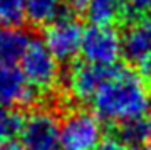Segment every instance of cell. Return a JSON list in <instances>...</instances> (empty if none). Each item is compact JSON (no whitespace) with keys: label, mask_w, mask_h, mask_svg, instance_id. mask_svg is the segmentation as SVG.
<instances>
[{"label":"cell","mask_w":151,"mask_h":150,"mask_svg":"<svg viewBox=\"0 0 151 150\" xmlns=\"http://www.w3.org/2000/svg\"><path fill=\"white\" fill-rule=\"evenodd\" d=\"M37 93L25 81L20 68L0 61V105L27 106L35 101Z\"/></svg>","instance_id":"obj_9"},{"label":"cell","mask_w":151,"mask_h":150,"mask_svg":"<svg viewBox=\"0 0 151 150\" xmlns=\"http://www.w3.org/2000/svg\"><path fill=\"white\" fill-rule=\"evenodd\" d=\"M27 0H0V25H20L25 20Z\"/></svg>","instance_id":"obj_14"},{"label":"cell","mask_w":151,"mask_h":150,"mask_svg":"<svg viewBox=\"0 0 151 150\" xmlns=\"http://www.w3.org/2000/svg\"><path fill=\"white\" fill-rule=\"evenodd\" d=\"M84 29L76 17L60 15L44 31V44L57 61H70L81 52Z\"/></svg>","instance_id":"obj_6"},{"label":"cell","mask_w":151,"mask_h":150,"mask_svg":"<svg viewBox=\"0 0 151 150\" xmlns=\"http://www.w3.org/2000/svg\"><path fill=\"white\" fill-rule=\"evenodd\" d=\"M62 15L60 0H27L25 19L35 27H47Z\"/></svg>","instance_id":"obj_12"},{"label":"cell","mask_w":151,"mask_h":150,"mask_svg":"<svg viewBox=\"0 0 151 150\" xmlns=\"http://www.w3.org/2000/svg\"><path fill=\"white\" fill-rule=\"evenodd\" d=\"M114 68H101L87 61L76 63L67 74V91L76 101H92L94 95L101 88Z\"/></svg>","instance_id":"obj_8"},{"label":"cell","mask_w":151,"mask_h":150,"mask_svg":"<svg viewBox=\"0 0 151 150\" xmlns=\"http://www.w3.org/2000/svg\"><path fill=\"white\" fill-rule=\"evenodd\" d=\"M81 54L91 64L114 68L123 56L121 36L113 25H91L84 31Z\"/></svg>","instance_id":"obj_5"},{"label":"cell","mask_w":151,"mask_h":150,"mask_svg":"<svg viewBox=\"0 0 151 150\" xmlns=\"http://www.w3.org/2000/svg\"><path fill=\"white\" fill-rule=\"evenodd\" d=\"M22 117L10 111L9 106L0 105V145H5L14 135L19 133Z\"/></svg>","instance_id":"obj_15"},{"label":"cell","mask_w":151,"mask_h":150,"mask_svg":"<svg viewBox=\"0 0 151 150\" xmlns=\"http://www.w3.org/2000/svg\"><path fill=\"white\" fill-rule=\"evenodd\" d=\"M92 110L101 122L123 125L151 111V88L138 71L114 68L92 98Z\"/></svg>","instance_id":"obj_1"},{"label":"cell","mask_w":151,"mask_h":150,"mask_svg":"<svg viewBox=\"0 0 151 150\" xmlns=\"http://www.w3.org/2000/svg\"><path fill=\"white\" fill-rule=\"evenodd\" d=\"M126 5V15H133V19L146 17L151 12V0H124Z\"/></svg>","instance_id":"obj_16"},{"label":"cell","mask_w":151,"mask_h":150,"mask_svg":"<svg viewBox=\"0 0 151 150\" xmlns=\"http://www.w3.org/2000/svg\"><path fill=\"white\" fill-rule=\"evenodd\" d=\"M121 142L128 145L129 149L143 147L151 140V111L141 117L119 125V137Z\"/></svg>","instance_id":"obj_11"},{"label":"cell","mask_w":151,"mask_h":150,"mask_svg":"<svg viewBox=\"0 0 151 150\" xmlns=\"http://www.w3.org/2000/svg\"><path fill=\"white\" fill-rule=\"evenodd\" d=\"M92 0H69L70 7L77 12H82V10H87V7L91 4Z\"/></svg>","instance_id":"obj_18"},{"label":"cell","mask_w":151,"mask_h":150,"mask_svg":"<svg viewBox=\"0 0 151 150\" xmlns=\"http://www.w3.org/2000/svg\"><path fill=\"white\" fill-rule=\"evenodd\" d=\"M17 135L24 150H60V122L54 111L45 108L22 117Z\"/></svg>","instance_id":"obj_3"},{"label":"cell","mask_w":151,"mask_h":150,"mask_svg":"<svg viewBox=\"0 0 151 150\" xmlns=\"http://www.w3.org/2000/svg\"><path fill=\"white\" fill-rule=\"evenodd\" d=\"M101 140V120L91 111L74 110L60 122V150H96Z\"/></svg>","instance_id":"obj_4"},{"label":"cell","mask_w":151,"mask_h":150,"mask_svg":"<svg viewBox=\"0 0 151 150\" xmlns=\"http://www.w3.org/2000/svg\"><path fill=\"white\" fill-rule=\"evenodd\" d=\"M96 150H131V149L124 142H121L118 137H108V138L101 140V143L97 145Z\"/></svg>","instance_id":"obj_17"},{"label":"cell","mask_w":151,"mask_h":150,"mask_svg":"<svg viewBox=\"0 0 151 150\" xmlns=\"http://www.w3.org/2000/svg\"><path fill=\"white\" fill-rule=\"evenodd\" d=\"M123 56L136 68L143 78H151V19H133L121 36Z\"/></svg>","instance_id":"obj_7"},{"label":"cell","mask_w":151,"mask_h":150,"mask_svg":"<svg viewBox=\"0 0 151 150\" xmlns=\"http://www.w3.org/2000/svg\"><path fill=\"white\" fill-rule=\"evenodd\" d=\"M20 63V71L29 86L37 93H50L59 84L60 69L59 61L52 56L44 41L32 39L27 51L24 52Z\"/></svg>","instance_id":"obj_2"},{"label":"cell","mask_w":151,"mask_h":150,"mask_svg":"<svg viewBox=\"0 0 151 150\" xmlns=\"http://www.w3.org/2000/svg\"><path fill=\"white\" fill-rule=\"evenodd\" d=\"M86 12L92 25H113L126 15V5L124 0H92Z\"/></svg>","instance_id":"obj_13"},{"label":"cell","mask_w":151,"mask_h":150,"mask_svg":"<svg viewBox=\"0 0 151 150\" xmlns=\"http://www.w3.org/2000/svg\"><path fill=\"white\" fill-rule=\"evenodd\" d=\"M0 150H14V149H12V147H10V145H0Z\"/></svg>","instance_id":"obj_20"},{"label":"cell","mask_w":151,"mask_h":150,"mask_svg":"<svg viewBox=\"0 0 151 150\" xmlns=\"http://www.w3.org/2000/svg\"><path fill=\"white\" fill-rule=\"evenodd\" d=\"M32 37L19 25H0V61L15 64L27 51Z\"/></svg>","instance_id":"obj_10"},{"label":"cell","mask_w":151,"mask_h":150,"mask_svg":"<svg viewBox=\"0 0 151 150\" xmlns=\"http://www.w3.org/2000/svg\"><path fill=\"white\" fill-rule=\"evenodd\" d=\"M141 150H151V140L146 145H143V147H141Z\"/></svg>","instance_id":"obj_19"}]
</instances>
